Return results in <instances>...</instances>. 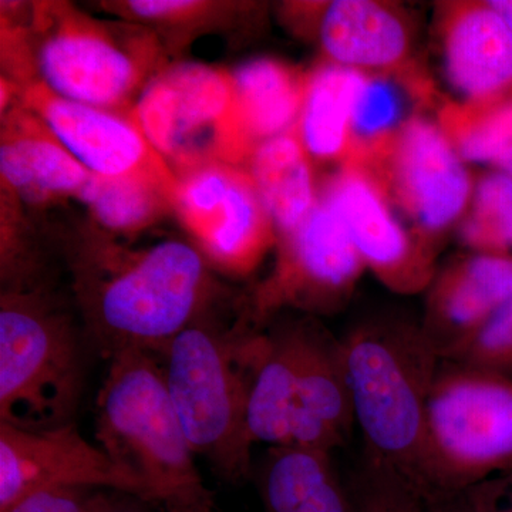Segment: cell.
<instances>
[{
	"label": "cell",
	"instance_id": "cell-1",
	"mask_svg": "<svg viewBox=\"0 0 512 512\" xmlns=\"http://www.w3.org/2000/svg\"><path fill=\"white\" fill-rule=\"evenodd\" d=\"M342 343L366 467L423 493L424 427L439 353L421 325L404 320L362 323Z\"/></svg>",
	"mask_w": 512,
	"mask_h": 512
},
{
	"label": "cell",
	"instance_id": "cell-2",
	"mask_svg": "<svg viewBox=\"0 0 512 512\" xmlns=\"http://www.w3.org/2000/svg\"><path fill=\"white\" fill-rule=\"evenodd\" d=\"M94 342L109 357L124 350L161 353L202 320L211 282L201 255L167 241L133 258L97 254L79 276Z\"/></svg>",
	"mask_w": 512,
	"mask_h": 512
},
{
	"label": "cell",
	"instance_id": "cell-3",
	"mask_svg": "<svg viewBox=\"0 0 512 512\" xmlns=\"http://www.w3.org/2000/svg\"><path fill=\"white\" fill-rule=\"evenodd\" d=\"M96 440L146 481L165 511L214 510V494L195 467L154 353L124 350L110 357L96 400Z\"/></svg>",
	"mask_w": 512,
	"mask_h": 512
},
{
	"label": "cell",
	"instance_id": "cell-4",
	"mask_svg": "<svg viewBox=\"0 0 512 512\" xmlns=\"http://www.w3.org/2000/svg\"><path fill=\"white\" fill-rule=\"evenodd\" d=\"M265 336L222 332L198 320L164 350L165 386L195 456L229 483L251 470L249 392Z\"/></svg>",
	"mask_w": 512,
	"mask_h": 512
},
{
	"label": "cell",
	"instance_id": "cell-5",
	"mask_svg": "<svg viewBox=\"0 0 512 512\" xmlns=\"http://www.w3.org/2000/svg\"><path fill=\"white\" fill-rule=\"evenodd\" d=\"M511 473L512 377L441 360L427 402L421 495Z\"/></svg>",
	"mask_w": 512,
	"mask_h": 512
},
{
	"label": "cell",
	"instance_id": "cell-6",
	"mask_svg": "<svg viewBox=\"0 0 512 512\" xmlns=\"http://www.w3.org/2000/svg\"><path fill=\"white\" fill-rule=\"evenodd\" d=\"M83 380V348L70 320L32 293L3 295L0 421L26 430L72 423Z\"/></svg>",
	"mask_w": 512,
	"mask_h": 512
},
{
	"label": "cell",
	"instance_id": "cell-7",
	"mask_svg": "<svg viewBox=\"0 0 512 512\" xmlns=\"http://www.w3.org/2000/svg\"><path fill=\"white\" fill-rule=\"evenodd\" d=\"M133 121L164 163L183 170L235 163L255 150L231 74L205 64H177L157 74L144 87Z\"/></svg>",
	"mask_w": 512,
	"mask_h": 512
},
{
	"label": "cell",
	"instance_id": "cell-8",
	"mask_svg": "<svg viewBox=\"0 0 512 512\" xmlns=\"http://www.w3.org/2000/svg\"><path fill=\"white\" fill-rule=\"evenodd\" d=\"M359 165L372 173L410 231L437 256L443 238L463 220L476 184L440 124L416 114L375 157Z\"/></svg>",
	"mask_w": 512,
	"mask_h": 512
},
{
	"label": "cell",
	"instance_id": "cell-9",
	"mask_svg": "<svg viewBox=\"0 0 512 512\" xmlns=\"http://www.w3.org/2000/svg\"><path fill=\"white\" fill-rule=\"evenodd\" d=\"M49 488H109L156 504L146 481L84 439L73 421L46 430L0 421V512Z\"/></svg>",
	"mask_w": 512,
	"mask_h": 512
},
{
	"label": "cell",
	"instance_id": "cell-10",
	"mask_svg": "<svg viewBox=\"0 0 512 512\" xmlns=\"http://www.w3.org/2000/svg\"><path fill=\"white\" fill-rule=\"evenodd\" d=\"M345 225L366 269L390 291H427L436 275V258L399 218L386 192L359 164L340 165L319 190Z\"/></svg>",
	"mask_w": 512,
	"mask_h": 512
},
{
	"label": "cell",
	"instance_id": "cell-11",
	"mask_svg": "<svg viewBox=\"0 0 512 512\" xmlns=\"http://www.w3.org/2000/svg\"><path fill=\"white\" fill-rule=\"evenodd\" d=\"M284 241L274 275L259 292L256 315L285 305L315 312L342 308L366 266L335 211L319 198Z\"/></svg>",
	"mask_w": 512,
	"mask_h": 512
},
{
	"label": "cell",
	"instance_id": "cell-12",
	"mask_svg": "<svg viewBox=\"0 0 512 512\" xmlns=\"http://www.w3.org/2000/svg\"><path fill=\"white\" fill-rule=\"evenodd\" d=\"M28 97L50 133L93 175H147L177 185L163 158L134 121L99 107L62 99L46 86L30 90Z\"/></svg>",
	"mask_w": 512,
	"mask_h": 512
},
{
	"label": "cell",
	"instance_id": "cell-13",
	"mask_svg": "<svg viewBox=\"0 0 512 512\" xmlns=\"http://www.w3.org/2000/svg\"><path fill=\"white\" fill-rule=\"evenodd\" d=\"M439 40L453 101L487 106L512 99V29L490 2L443 3Z\"/></svg>",
	"mask_w": 512,
	"mask_h": 512
},
{
	"label": "cell",
	"instance_id": "cell-14",
	"mask_svg": "<svg viewBox=\"0 0 512 512\" xmlns=\"http://www.w3.org/2000/svg\"><path fill=\"white\" fill-rule=\"evenodd\" d=\"M511 298L512 255L464 256L434 275L421 329L446 360Z\"/></svg>",
	"mask_w": 512,
	"mask_h": 512
},
{
	"label": "cell",
	"instance_id": "cell-15",
	"mask_svg": "<svg viewBox=\"0 0 512 512\" xmlns=\"http://www.w3.org/2000/svg\"><path fill=\"white\" fill-rule=\"evenodd\" d=\"M318 36L328 62L365 74L424 79L413 59V30L402 10L375 0L323 6Z\"/></svg>",
	"mask_w": 512,
	"mask_h": 512
},
{
	"label": "cell",
	"instance_id": "cell-16",
	"mask_svg": "<svg viewBox=\"0 0 512 512\" xmlns=\"http://www.w3.org/2000/svg\"><path fill=\"white\" fill-rule=\"evenodd\" d=\"M355 423L342 339L303 325L289 447L332 454Z\"/></svg>",
	"mask_w": 512,
	"mask_h": 512
},
{
	"label": "cell",
	"instance_id": "cell-17",
	"mask_svg": "<svg viewBox=\"0 0 512 512\" xmlns=\"http://www.w3.org/2000/svg\"><path fill=\"white\" fill-rule=\"evenodd\" d=\"M46 87L62 99L87 106H116L138 86L136 60L100 30L64 23L39 53Z\"/></svg>",
	"mask_w": 512,
	"mask_h": 512
},
{
	"label": "cell",
	"instance_id": "cell-18",
	"mask_svg": "<svg viewBox=\"0 0 512 512\" xmlns=\"http://www.w3.org/2000/svg\"><path fill=\"white\" fill-rule=\"evenodd\" d=\"M259 490L266 512H357L355 497L325 451L271 448Z\"/></svg>",
	"mask_w": 512,
	"mask_h": 512
},
{
	"label": "cell",
	"instance_id": "cell-19",
	"mask_svg": "<svg viewBox=\"0 0 512 512\" xmlns=\"http://www.w3.org/2000/svg\"><path fill=\"white\" fill-rule=\"evenodd\" d=\"M266 212L249 174L234 170L224 198L191 231L208 254L225 268L249 272L274 241Z\"/></svg>",
	"mask_w": 512,
	"mask_h": 512
},
{
	"label": "cell",
	"instance_id": "cell-20",
	"mask_svg": "<svg viewBox=\"0 0 512 512\" xmlns=\"http://www.w3.org/2000/svg\"><path fill=\"white\" fill-rule=\"evenodd\" d=\"M249 177L284 238L295 232L318 204L320 191L311 156L295 131L258 144L251 156Z\"/></svg>",
	"mask_w": 512,
	"mask_h": 512
},
{
	"label": "cell",
	"instance_id": "cell-21",
	"mask_svg": "<svg viewBox=\"0 0 512 512\" xmlns=\"http://www.w3.org/2000/svg\"><path fill=\"white\" fill-rule=\"evenodd\" d=\"M365 73L326 62L306 76L295 134L311 158L348 163L352 116Z\"/></svg>",
	"mask_w": 512,
	"mask_h": 512
},
{
	"label": "cell",
	"instance_id": "cell-22",
	"mask_svg": "<svg viewBox=\"0 0 512 512\" xmlns=\"http://www.w3.org/2000/svg\"><path fill=\"white\" fill-rule=\"evenodd\" d=\"M303 325L265 336L247 410L249 440L271 448L289 447Z\"/></svg>",
	"mask_w": 512,
	"mask_h": 512
},
{
	"label": "cell",
	"instance_id": "cell-23",
	"mask_svg": "<svg viewBox=\"0 0 512 512\" xmlns=\"http://www.w3.org/2000/svg\"><path fill=\"white\" fill-rule=\"evenodd\" d=\"M0 170L9 185L30 200L80 192L92 173L36 121H16L3 137Z\"/></svg>",
	"mask_w": 512,
	"mask_h": 512
},
{
	"label": "cell",
	"instance_id": "cell-24",
	"mask_svg": "<svg viewBox=\"0 0 512 512\" xmlns=\"http://www.w3.org/2000/svg\"><path fill=\"white\" fill-rule=\"evenodd\" d=\"M231 76L239 114L252 143L295 131L306 76L271 59L242 64Z\"/></svg>",
	"mask_w": 512,
	"mask_h": 512
},
{
	"label": "cell",
	"instance_id": "cell-25",
	"mask_svg": "<svg viewBox=\"0 0 512 512\" xmlns=\"http://www.w3.org/2000/svg\"><path fill=\"white\" fill-rule=\"evenodd\" d=\"M433 86L426 79L393 74H365L357 90L352 116V150L348 163L365 164L416 114L410 101L429 103ZM346 164V163H345Z\"/></svg>",
	"mask_w": 512,
	"mask_h": 512
},
{
	"label": "cell",
	"instance_id": "cell-26",
	"mask_svg": "<svg viewBox=\"0 0 512 512\" xmlns=\"http://www.w3.org/2000/svg\"><path fill=\"white\" fill-rule=\"evenodd\" d=\"M439 124L466 163L497 165L512 144V99L487 104L447 101Z\"/></svg>",
	"mask_w": 512,
	"mask_h": 512
},
{
	"label": "cell",
	"instance_id": "cell-27",
	"mask_svg": "<svg viewBox=\"0 0 512 512\" xmlns=\"http://www.w3.org/2000/svg\"><path fill=\"white\" fill-rule=\"evenodd\" d=\"M458 235L473 254L512 255L510 175L494 170L476 181Z\"/></svg>",
	"mask_w": 512,
	"mask_h": 512
},
{
	"label": "cell",
	"instance_id": "cell-28",
	"mask_svg": "<svg viewBox=\"0 0 512 512\" xmlns=\"http://www.w3.org/2000/svg\"><path fill=\"white\" fill-rule=\"evenodd\" d=\"M175 187L147 175L107 178L92 174L79 194L107 228L133 229L153 217L161 191H175Z\"/></svg>",
	"mask_w": 512,
	"mask_h": 512
},
{
	"label": "cell",
	"instance_id": "cell-29",
	"mask_svg": "<svg viewBox=\"0 0 512 512\" xmlns=\"http://www.w3.org/2000/svg\"><path fill=\"white\" fill-rule=\"evenodd\" d=\"M446 360L512 377V298Z\"/></svg>",
	"mask_w": 512,
	"mask_h": 512
},
{
	"label": "cell",
	"instance_id": "cell-30",
	"mask_svg": "<svg viewBox=\"0 0 512 512\" xmlns=\"http://www.w3.org/2000/svg\"><path fill=\"white\" fill-rule=\"evenodd\" d=\"M357 512H424L423 495L389 471L366 467L355 495Z\"/></svg>",
	"mask_w": 512,
	"mask_h": 512
},
{
	"label": "cell",
	"instance_id": "cell-31",
	"mask_svg": "<svg viewBox=\"0 0 512 512\" xmlns=\"http://www.w3.org/2000/svg\"><path fill=\"white\" fill-rule=\"evenodd\" d=\"M508 485L510 478L495 477L463 490L424 495V512H501Z\"/></svg>",
	"mask_w": 512,
	"mask_h": 512
},
{
	"label": "cell",
	"instance_id": "cell-32",
	"mask_svg": "<svg viewBox=\"0 0 512 512\" xmlns=\"http://www.w3.org/2000/svg\"><path fill=\"white\" fill-rule=\"evenodd\" d=\"M106 498L90 488H49L28 495L5 512H94Z\"/></svg>",
	"mask_w": 512,
	"mask_h": 512
},
{
	"label": "cell",
	"instance_id": "cell-33",
	"mask_svg": "<svg viewBox=\"0 0 512 512\" xmlns=\"http://www.w3.org/2000/svg\"><path fill=\"white\" fill-rule=\"evenodd\" d=\"M128 8L143 19H168L191 12L198 8V3L190 0H134L128 3Z\"/></svg>",
	"mask_w": 512,
	"mask_h": 512
},
{
	"label": "cell",
	"instance_id": "cell-34",
	"mask_svg": "<svg viewBox=\"0 0 512 512\" xmlns=\"http://www.w3.org/2000/svg\"><path fill=\"white\" fill-rule=\"evenodd\" d=\"M94 512H146L137 508L136 505L127 503H119V501L111 500L110 497L106 498L103 504L100 505Z\"/></svg>",
	"mask_w": 512,
	"mask_h": 512
},
{
	"label": "cell",
	"instance_id": "cell-35",
	"mask_svg": "<svg viewBox=\"0 0 512 512\" xmlns=\"http://www.w3.org/2000/svg\"><path fill=\"white\" fill-rule=\"evenodd\" d=\"M491 6L505 19L512 29V0H493Z\"/></svg>",
	"mask_w": 512,
	"mask_h": 512
},
{
	"label": "cell",
	"instance_id": "cell-36",
	"mask_svg": "<svg viewBox=\"0 0 512 512\" xmlns=\"http://www.w3.org/2000/svg\"><path fill=\"white\" fill-rule=\"evenodd\" d=\"M495 170L503 171V173L510 175L512 178V144L503 157L500 158L497 165H495Z\"/></svg>",
	"mask_w": 512,
	"mask_h": 512
},
{
	"label": "cell",
	"instance_id": "cell-37",
	"mask_svg": "<svg viewBox=\"0 0 512 512\" xmlns=\"http://www.w3.org/2000/svg\"><path fill=\"white\" fill-rule=\"evenodd\" d=\"M511 483H512V473H511ZM501 512H512V494L510 498V503H508L507 507L501 508Z\"/></svg>",
	"mask_w": 512,
	"mask_h": 512
}]
</instances>
